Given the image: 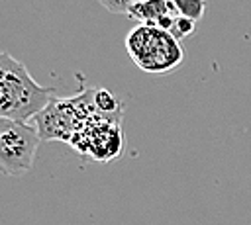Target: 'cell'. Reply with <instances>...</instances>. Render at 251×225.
<instances>
[{"instance_id": "277c9868", "label": "cell", "mask_w": 251, "mask_h": 225, "mask_svg": "<svg viewBox=\"0 0 251 225\" xmlns=\"http://www.w3.org/2000/svg\"><path fill=\"white\" fill-rule=\"evenodd\" d=\"M39 133L33 123H20L0 117V168L6 176L20 178L33 166L39 147Z\"/></svg>"}, {"instance_id": "6da1fadb", "label": "cell", "mask_w": 251, "mask_h": 225, "mask_svg": "<svg viewBox=\"0 0 251 225\" xmlns=\"http://www.w3.org/2000/svg\"><path fill=\"white\" fill-rule=\"evenodd\" d=\"M55 98V90L41 86L27 67L10 53L0 55V117L29 123Z\"/></svg>"}, {"instance_id": "5b68a950", "label": "cell", "mask_w": 251, "mask_h": 225, "mask_svg": "<svg viewBox=\"0 0 251 225\" xmlns=\"http://www.w3.org/2000/svg\"><path fill=\"white\" fill-rule=\"evenodd\" d=\"M169 14L178 16V12H176V8H175V4L171 0H145V2L135 4L127 12V16L133 18V20H137L139 23L155 25V27H157L159 20L165 18V16H169Z\"/></svg>"}, {"instance_id": "8992f818", "label": "cell", "mask_w": 251, "mask_h": 225, "mask_svg": "<svg viewBox=\"0 0 251 225\" xmlns=\"http://www.w3.org/2000/svg\"><path fill=\"white\" fill-rule=\"evenodd\" d=\"M178 12V16L198 22L206 12V0H171Z\"/></svg>"}, {"instance_id": "9c48e42d", "label": "cell", "mask_w": 251, "mask_h": 225, "mask_svg": "<svg viewBox=\"0 0 251 225\" xmlns=\"http://www.w3.org/2000/svg\"><path fill=\"white\" fill-rule=\"evenodd\" d=\"M139 2H145V0H100V4L114 14H127Z\"/></svg>"}, {"instance_id": "7a4b0ae2", "label": "cell", "mask_w": 251, "mask_h": 225, "mask_svg": "<svg viewBox=\"0 0 251 225\" xmlns=\"http://www.w3.org/2000/svg\"><path fill=\"white\" fill-rule=\"evenodd\" d=\"M124 43L127 55L143 72H171L182 63L184 57L178 39L173 33L159 29L155 25H135L126 35Z\"/></svg>"}, {"instance_id": "ba28073f", "label": "cell", "mask_w": 251, "mask_h": 225, "mask_svg": "<svg viewBox=\"0 0 251 225\" xmlns=\"http://www.w3.org/2000/svg\"><path fill=\"white\" fill-rule=\"evenodd\" d=\"M194 27H196V22H194V20H188V18L178 16V18L175 20V25L171 27V31H169V33H173V35L180 41V39H184V37L192 35V33H194Z\"/></svg>"}, {"instance_id": "3957f363", "label": "cell", "mask_w": 251, "mask_h": 225, "mask_svg": "<svg viewBox=\"0 0 251 225\" xmlns=\"http://www.w3.org/2000/svg\"><path fill=\"white\" fill-rule=\"evenodd\" d=\"M98 112L94 90H86L73 98H53L51 104L33 119L41 141H69L84 129L90 117Z\"/></svg>"}, {"instance_id": "52a82bcc", "label": "cell", "mask_w": 251, "mask_h": 225, "mask_svg": "<svg viewBox=\"0 0 251 225\" xmlns=\"http://www.w3.org/2000/svg\"><path fill=\"white\" fill-rule=\"evenodd\" d=\"M94 104H96V108H98L100 112H104V113H120V112H122V110H120V102L114 98L112 92H108V90H104V88L94 90Z\"/></svg>"}]
</instances>
